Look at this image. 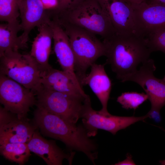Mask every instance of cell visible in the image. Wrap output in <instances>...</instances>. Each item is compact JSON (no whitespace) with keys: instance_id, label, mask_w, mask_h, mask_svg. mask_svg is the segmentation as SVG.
<instances>
[{"instance_id":"obj_1","label":"cell","mask_w":165,"mask_h":165,"mask_svg":"<svg viewBox=\"0 0 165 165\" xmlns=\"http://www.w3.org/2000/svg\"><path fill=\"white\" fill-rule=\"evenodd\" d=\"M32 122L44 136L61 141L70 151L83 152L95 164L98 157L97 145L90 138L83 124L69 122L38 105Z\"/></svg>"},{"instance_id":"obj_2","label":"cell","mask_w":165,"mask_h":165,"mask_svg":"<svg viewBox=\"0 0 165 165\" xmlns=\"http://www.w3.org/2000/svg\"><path fill=\"white\" fill-rule=\"evenodd\" d=\"M102 42L107 57L105 63L110 65L116 78L121 81L137 71L139 64L149 59L152 52L147 38L137 35L115 33Z\"/></svg>"},{"instance_id":"obj_3","label":"cell","mask_w":165,"mask_h":165,"mask_svg":"<svg viewBox=\"0 0 165 165\" xmlns=\"http://www.w3.org/2000/svg\"><path fill=\"white\" fill-rule=\"evenodd\" d=\"M55 19L68 37L75 57V72L80 82L86 75L89 68L98 58L105 56L104 45L90 32L62 20Z\"/></svg>"},{"instance_id":"obj_4","label":"cell","mask_w":165,"mask_h":165,"mask_svg":"<svg viewBox=\"0 0 165 165\" xmlns=\"http://www.w3.org/2000/svg\"><path fill=\"white\" fill-rule=\"evenodd\" d=\"M53 14L59 19L99 35L103 39L115 33L110 20L97 0H85L71 10L53 12Z\"/></svg>"},{"instance_id":"obj_5","label":"cell","mask_w":165,"mask_h":165,"mask_svg":"<svg viewBox=\"0 0 165 165\" xmlns=\"http://www.w3.org/2000/svg\"><path fill=\"white\" fill-rule=\"evenodd\" d=\"M0 57V74L7 76L36 93L42 86L41 72L30 54L15 52Z\"/></svg>"},{"instance_id":"obj_6","label":"cell","mask_w":165,"mask_h":165,"mask_svg":"<svg viewBox=\"0 0 165 165\" xmlns=\"http://www.w3.org/2000/svg\"><path fill=\"white\" fill-rule=\"evenodd\" d=\"M38 105L72 123L81 118L84 105L90 98L70 95L46 88L42 85L36 92Z\"/></svg>"},{"instance_id":"obj_7","label":"cell","mask_w":165,"mask_h":165,"mask_svg":"<svg viewBox=\"0 0 165 165\" xmlns=\"http://www.w3.org/2000/svg\"><path fill=\"white\" fill-rule=\"evenodd\" d=\"M0 102L6 110L21 118H27L30 108L36 105L35 93L0 74Z\"/></svg>"},{"instance_id":"obj_8","label":"cell","mask_w":165,"mask_h":165,"mask_svg":"<svg viewBox=\"0 0 165 165\" xmlns=\"http://www.w3.org/2000/svg\"><path fill=\"white\" fill-rule=\"evenodd\" d=\"M148 117L147 114L141 117L118 116L111 114L103 115L92 108L90 99L85 103L81 116L82 124L90 137L95 136L99 129L115 135L118 131L125 129L138 122L143 121Z\"/></svg>"},{"instance_id":"obj_9","label":"cell","mask_w":165,"mask_h":165,"mask_svg":"<svg viewBox=\"0 0 165 165\" xmlns=\"http://www.w3.org/2000/svg\"><path fill=\"white\" fill-rule=\"evenodd\" d=\"M156 70L154 60L149 58L142 64L139 70L126 76L121 81H131L139 84L148 96L151 109L160 111L165 105V78L156 77L153 74Z\"/></svg>"},{"instance_id":"obj_10","label":"cell","mask_w":165,"mask_h":165,"mask_svg":"<svg viewBox=\"0 0 165 165\" xmlns=\"http://www.w3.org/2000/svg\"><path fill=\"white\" fill-rule=\"evenodd\" d=\"M37 129L28 118H20L0 106V144L27 143Z\"/></svg>"},{"instance_id":"obj_11","label":"cell","mask_w":165,"mask_h":165,"mask_svg":"<svg viewBox=\"0 0 165 165\" xmlns=\"http://www.w3.org/2000/svg\"><path fill=\"white\" fill-rule=\"evenodd\" d=\"M110 20L116 33L140 35L132 4L128 0H97Z\"/></svg>"},{"instance_id":"obj_12","label":"cell","mask_w":165,"mask_h":165,"mask_svg":"<svg viewBox=\"0 0 165 165\" xmlns=\"http://www.w3.org/2000/svg\"><path fill=\"white\" fill-rule=\"evenodd\" d=\"M134 20L139 35L146 37L165 29V5L145 2L133 4Z\"/></svg>"},{"instance_id":"obj_13","label":"cell","mask_w":165,"mask_h":165,"mask_svg":"<svg viewBox=\"0 0 165 165\" xmlns=\"http://www.w3.org/2000/svg\"><path fill=\"white\" fill-rule=\"evenodd\" d=\"M52 29L54 53L63 70L67 73L76 85L83 90L75 70L74 54L68 35L61 26L54 18L49 23Z\"/></svg>"},{"instance_id":"obj_14","label":"cell","mask_w":165,"mask_h":165,"mask_svg":"<svg viewBox=\"0 0 165 165\" xmlns=\"http://www.w3.org/2000/svg\"><path fill=\"white\" fill-rule=\"evenodd\" d=\"M27 143L30 151L42 158L48 165H61L64 159L69 165L72 163L75 152H65L57 145L55 141L43 137L38 129Z\"/></svg>"},{"instance_id":"obj_15","label":"cell","mask_w":165,"mask_h":165,"mask_svg":"<svg viewBox=\"0 0 165 165\" xmlns=\"http://www.w3.org/2000/svg\"><path fill=\"white\" fill-rule=\"evenodd\" d=\"M20 23L23 33L20 36L23 44L27 47L29 35L35 27L48 23L50 11L45 10L40 0H24L20 7Z\"/></svg>"},{"instance_id":"obj_16","label":"cell","mask_w":165,"mask_h":165,"mask_svg":"<svg viewBox=\"0 0 165 165\" xmlns=\"http://www.w3.org/2000/svg\"><path fill=\"white\" fill-rule=\"evenodd\" d=\"M106 64H93L90 67V73L86 74L80 82L82 87L86 85L89 86L101 104L102 108L98 112L107 116L110 114L108 111L107 105L112 83L105 70Z\"/></svg>"},{"instance_id":"obj_17","label":"cell","mask_w":165,"mask_h":165,"mask_svg":"<svg viewBox=\"0 0 165 165\" xmlns=\"http://www.w3.org/2000/svg\"><path fill=\"white\" fill-rule=\"evenodd\" d=\"M41 83L46 88L66 94L82 97H89L78 87L67 73L51 66L41 72Z\"/></svg>"},{"instance_id":"obj_18","label":"cell","mask_w":165,"mask_h":165,"mask_svg":"<svg viewBox=\"0 0 165 165\" xmlns=\"http://www.w3.org/2000/svg\"><path fill=\"white\" fill-rule=\"evenodd\" d=\"M49 22L38 27V33L32 42L30 53L37 63L41 72L51 66L49 63V59L53 34Z\"/></svg>"},{"instance_id":"obj_19","label":"cell","mask_w":165,"mask_h":165,"mask_svg":"<svg viewBox=\"0 0 165 165\" xmlns=\"http://www.w3.org/2000/svg\"><path fill=\"white\" fill-rule=\"evenodd\" d=\"M21 30L19 21L16 23L1 24L0 25V57L11 52L19 51L27 47L18 36Z\"/></svg>"},{"instance_id":"obj_20","label":"cell","mask_w":165,"mask_h":165,"mask_svg":"<svg viewBox=\"0 0 165 165\" xmlns=\"http://www.w3.org/2000/svg\"><path fill=\"white\" fill-rule=\"evenodd\" d=\"M26 143H8L0 144L1 155L6 159L20 165L24 164L31 156Z\"/></svg>"},{"instance_id":"obj_21","label":"cell","mask_w":165,"mask_h":165,"mask_svg":"<svg viewBox=\"0 0 165 165\" xmlns=\"http://www.w3.org/2000/svg\"><path fill=\"white\" fill-rule=\"evenodd\" d=\"M24 0H0V20L12 23L19 22L20 6Z\"/></svg>"},{"instance_id":"obj_22","label":"cell","mask_w":165,"mask_h":165,"mask_svg":"<svg viewBox=\"0 0 165 165\" xmlns=\"http://www.w3.org/2000/svg\"><path fill=\"white\" fill-rule=\"evenodd\" d=\"M148 99V96L144 93L127 92L122 93L118 97L117 101L124 108L133 109L135 110Z\"/></svg>"},{"instance_id":"obj_23","label":"cell","mask_w":165,"mask_h":165,"mask_svg":"<svg viewBox=\"0 0 165 165\" xmlns=\"http://www.w3.org/2000/svg\"><path fill=\"white\" fill-rule=\"evenodd\" d=\"M146 38L152 52L160 51L165 54V29L156 31Z\"/></svg>"},{"instance_id":"obj_24","label":"cell","mask_w":165,"mask_h":165,"mask_svg":"<svg viewBox=\"0 0 165 165\" xmlns=\"http://www.w3.org/2000/svg\"><path fill=\"white\" fill-rule=\"evenodd\" d=\"M85 0H59V5L56 9L52 10L55 12H60L71 10Z\"/></svg>"},{"instance_id":"obj_25","label":"cell","mask_w":165,"mask_h":165,"mask_svg":"<svg viewBox=\"0 0 165 165\" xmlns=\"http://www.w3.org/2000/svg\"><path fill=\"white\" fill-rule=\"evenodd\" d=\"M44 8L46 10H54L59 5V0H40Z\"/></svg>"},{"instance_id":"obj_26","label":"cell","mask_w":165,"mask_h":165,"mask_svg":"<svg viewBox=\"0 0 165 165\" xmlns=\"http://www.w3.org/2000/svg\"><path fill=\"white\" fill-rule=\"evenodd\" d=\"M147 114L149 117L153 119L156 122H160L161 120L160 111L150 109Z\"/></svg>"},{"instance_id":"obj_27","label":"cell","mask_w":165,"mask_h":165,"mask_svg":"<svg viewBox=\"0 0 165 165\" xmlns=\"http://www.w3.org/2000/svg\"><path fill=\"white\" fill-rule=\"evenodd\" d=\"M115 165H136L135 163L132 159V156L131 155L127 154L126 159L123 161H119L118 163H115Z\"/></svg>"},{"instance_id":"obj_28","label":"cell","mask_w":165,"mask_h":165,"mask_svg":"<svg viewBox=\"0 0 165 165\" xmlns=\"http://www.w3.org/2000/svg\"><path fill=\"white\" fill-rule=\"evenodd\" d=\"M145 2L148 4H159L165 5V0H145Z\"/></svg>"},{"instance_id":"obj_29","label":"cell","mask_w":165,"mask_h":165,"mask_svg":"<svg viewBox=\"0 0 165 165\" xmlns=\"http://www.w3.org/2000/svg\"><path fill=\"white\" fill-rule=\"evenodd\" d=\"M133 4H138L144 2L145 0H128Z\"/></svg>"},{"instance_id":"obj_30","label":"cell","mask_w":165,"mask_h":165,"mask_svg":"<svg viewBox=\"0 0 165 165\" xmlns=\"http://www.w3.org/2000/svg\"><path fill=\"white\" fill-rule=\"evenodd\" d=\"M159 162L161 165H165V160H160Z\"/></svg>"}]
</instances>
